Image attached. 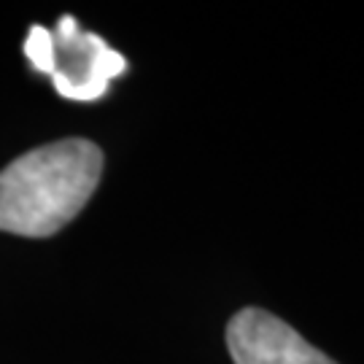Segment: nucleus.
Wrapping results in <instances>:
<instances>
[{"instance_id": "f257e3e1", "label": "nucleus", "mask_w": 364, "mask_h": 364, "mask_svg": "<svg viewBox=\"0 0 364 364\" xmlns=\"http://www.w3.org/2000/svg\"><path fill=\"white\" fill-rule=\"evenodd\" d=\"M103 176V151L68 138L41 146L0 170V232L49 237L76 219Z\"/></svg>"}, {"instance_id": "f03ea898", "label": "nucleus", "mask_w": 364, "mask_h": 364, "mask_svg": "<svg viewBox=\"0 0 364 364\" xmlns=\"http://www.w3.org/2000/svg\"><path fill=\"white\" fill-rule=\"evenodd\" d=\"M25 54L36 70L54 78L57 92L68 100H97L127 70V60L95 33H84L73 16H63L54 33L33 27Z\"/></svg>"}, {"instance_id": "7ed1b4c3", "label": "nucleus", "mask_w": 364, "mask_h": 364, "mask_svg": "<svg viewBox=\"0 0 364 364\" xmlns=\"http://www.w3.org/2000/svg\"><path fill=\"white\" fill-rule=\"evenodd\" d=\"M227 346L235 364H338L287 321L259 308L235 313L227 326Z\"/></svg>"}]
</instances>
